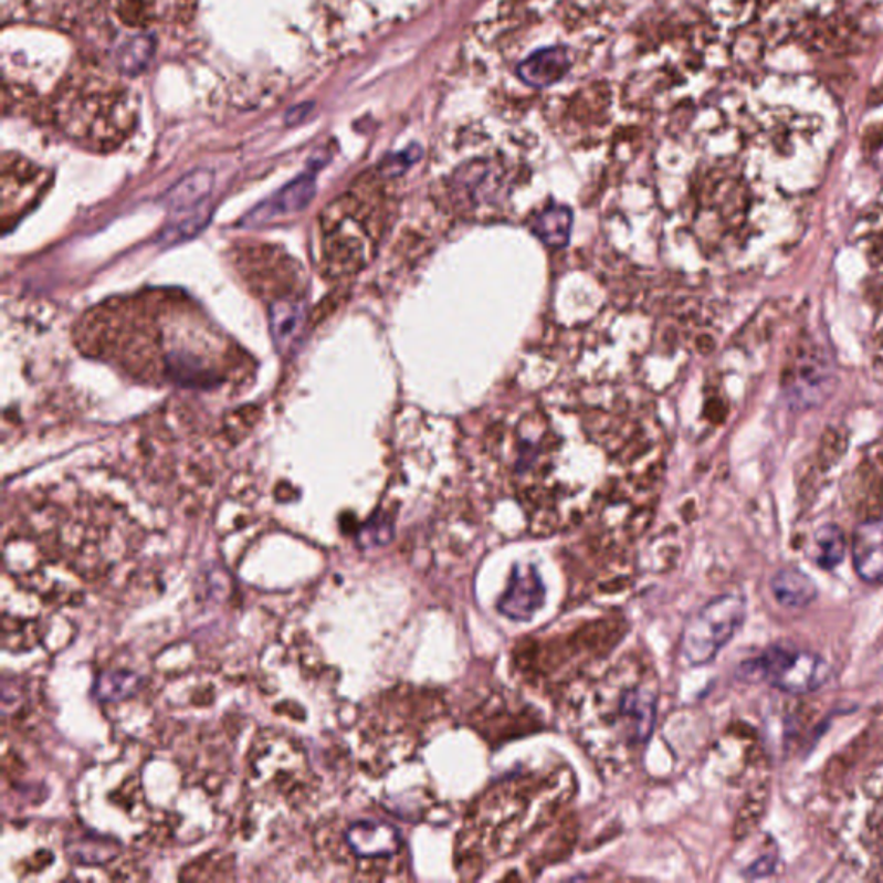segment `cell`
<instances>
[{
    "mask_svg": "<svg viewBox=\"0 0 883 883\" xmlns=\"http://www.w3.org/2000/svg\"><path fill=\"white\" fill-rule=\"evenodd\" d=\"M577 793L568 766L501 778L467 809L455 844L461 879L475 880L497 861L518 854L558 820Z\"/></svg>",
    "mask_w": 883,
    "mask_h": 883,
    "instance_id": "6da1fadb",
    "label": "cell"
},
{
    "mask_svg": "<svg viewBox=\"0 0 883 883\" xmlns=\"http://www.w3.org/2000/svg\"><path fill=\"white\" fill-rule=\"evenodd\" d=\"M660 682L651 661L627 654L571 704V728L590 759L606 774L630 768L656 723Z\"/></svg>",
    "mask_w": 883,
    "mask_h": 883,
    "instance_id": "7a4b0ae2",
    "label": "cell"
},
{
    "mask_svg": "<svg viewBox=\"0 0 883 883\" xmlns=\"http://www.w3.org/2000/svg\"><path fill=\"white\" fill-rule=\"evenodd\" d=\"M623 620L608 618L580 624L574 632L528 639L516 648L515 664L526 680L546 685L569 683L589 664L608 656L623 637Z\"/></svg>",
    "mask_w": 883,
    "mask_h": 883,
    "instance_id": "3957f363",
    "label": "cell"
},
{
    "mask_svg": "<svg viewBox=\"0 0 883 883\" xmlns=\"http://www.w3.org/2000/svg\"><path fill=\"white\" fill-rule=\"evenodd\" d=\"M747 602L740 593H725L695 612L682 633V654L691 666L718 656L746 620Z\"/></svg>",
    "mask_w": 883,
    "mask_h": 883,
    "instance_id": "277c9868",
    "label": "cell"
},
{
    "mask_svg": "<svg viewBox=\"0 0 883 883\" xmlns=\"http://www.w3.org/2000/svg\"><path fill=\"white\" fill-rule=\"evenodd\" d=\"M738 679L768 682L789 694H809L829 680V663L814 652L770 648L738 667Z\"/></svg>",
    "mask_w": 883,
    "mask_h": 883,
    "instance_id": "5b68a950",
    "label": "cell"
},
{
    "mask_svg": "<svg viewBox=\"0 0 883 883\" xmlns=\"http://www.w3.org/2000/svg\"><path fill=\"white\" fill-rule=\"evenodd\" d=\"M546 601V586L534 565L515 566L507 580L506 590L498 599L501 614L513 621H528Z\"/></svg>",
    "mask_w": 883,
    "mask_h": 883,
    "instance_id": "8992f818",
    "label": "cell"
},
{
    "mask_svg": "<svg viewBox=\"0 0 883 883\" xmlns=\"http://www.w3.org/2000/svg\"><path fill=\"white\" fill-rule=\"evenodd\" d=\"M350 851L361 860H390L401 854L402 837L392 824L377 820H359L346 830Z\"/></svg>",
    "mask_w": 883,
    "mask_h": 883,
    "instance_id": "52a82bcc",
    "label": "cell"
},
{
    "mask_svg": "<svg viewBox=\"0 0 883 883\" xmlns=\"http://www.w3.org/2000/svg\"><path fill=\"white\" fill-rule=\"evenodd\" d=\"M315 193V177L303 175V177L295 178L294 181L285 185L275 196L261 202L260 206H255V208L249 212L248 217L244 218L242 224H248V227H263V224L272 223L276 218L288 217V214L301 212L309 206Z\"/></svg>",
    "mask_w": 883,
    "mask_h": 883,
    "instance_id": "ba28073f",
    "label": "cell"
},
{
    "mask_svg": "<svg viewBox=\"0 0 883 883\" xmlns=\"http://www.w3.org/2000/svg\"><path fill=\"white\" fill-rule=\"evenodd\" d=\"M852 559L864 581L883 580V518L861 523L852 538Z\"/></svg>",
    "mask_w": 883,
    "mask_h": 883,
    "instance_id": "9c48e42d",
    "label": "cell"
},
{
    "mask_svg": "<svg viewBox=\"0 0 883 883\" xmlns=\"http://www.w3.org/2000/svg\"><path fill=\"white\" fill-rule=\"evenodd\" d=\"M571 60L566 49L547 48L528 55L518 66V76L530 87H553L568 75Z\"/></svg>",
    "mask_w": 883,
    "mask_h": 883,
    "instance_id": "30bf717a",
    "label": "cell"
},
{
    "mask_svg": "<svg viewBox=\"0 0 883 883\" xmlns=\"http://www.w3.org/2000/svg\"><path fill=\"white\" fill-rule=\"evenodd\" d=\"M214 185V175L209 169H196L181 178L174 189L166 193V204L175 214L183 211H201Z\"/></svg>",
    "mask_w": 883,
    "mask_h": 883,
    "instance_id": "8fae6325",
    "label": "cell"
},
{
    "mask_svg": "<svg viewBox=\"0 0 883 883\" xmlns=\"http://www.w3.org/2000/svg\"><path fill=\"white\" fill-rule=\"evenodd\" d=\"M771 592L781 606L792 609L806 608L818 596L814 581L797 568L778 569L771 578Z\"/></svg>",
    "mask_w": 883,
    "mask_h": 883,
    "instance_id": "7c38bea8",
    "label": "cell"
},
{
    "mask_svg": "<svg viewBox=\"0 0 883 883\" xmlns=\"http://www.w3.org/2000/svg\"><path fill=\"white\" fill-rule=\"evenodd\" d=\"M304 319V304L294 298H280L270 311L273 337L280 349L294 338Z\"/></svg>",
    "mask_w": 883,
    "mask_h": 883,
    "instance_id": "4fadbf2b",
    "label": "cell"
},
{
    "mask_svg": "<svg viewBox=\"0 0 883 883\" xmlns=\"http://www.w3.org/2000/svg\"><path fill=\"white\" fill-rule=\"evenodd\" d=\"M569 227H571V212L563 206L544 209L532 221V230L535 235L540 236L546 244L554 245V248H559L568 242Z\"/></svg>",
    "mask_w": 883,
    "mask_h": 883,
    "instance_id": "5bb4252c",
    "label": "cell"
},
{
    "mask_svg": "<svg viewBox=\"0 0 883 883\" xmlns=\"http://www.w3.org/2000/svg\"><path fill=\"white\" fill-rule=\"evenodd\" d=\"M845 556L844 532L837 525L821 526L814 534L813 559L821 569H835Z\"/></svg>",
    "mask_w": 883,
    "mask_h": 883,
    "instance_id": "9a60e30c",
    "label": "cell"
},
{
    "mask_svg": "<svg viewBox=\"0 0 883 883\" xmlns=\"http://www.w3.org/2000/svg\"><path fill=\"white\" fill-rule=\"evenodd\" d=\"M154 55V39L150 35H137L116 51V66L126 75H137L138 71L149 64Z\"/></svg>",
    "mask_w": 883,
    "mask_h": 883,
    "instance_id": "2e32d148",
    "label": "cell"
},
{
    "mask_svg": "<svg viewBox=\"0 0 883 883\" xmlns=\"http://www.w3.org/2000/svg\"><path fill=\"white\" fill-rule=\"evenodd\" d=\"M138 688V676L128 672H107L98 676L95 695L101 703L128 700Z\"/></svg>",
    "mask_w": 883,
    "mask_h": 883,
    "instance_id": "e0dca14e",
    "label": "cell"
},
{
    "mask_svg": "<svg viewBox=\"0 0 883 883\" xmlns=\"http://www.w3.org/2000/svg\"><path fill=\"white\" fill-rule=\"evenodd\" d=\"M311 104H301V106L294 107V109L288 111L287 116H285V122L288 125H295V123L303 122L306 118L307 114H309Z\"/></svg>",
    "mask_w": 883,
    "mask_h": 883,
    "instance_id": "ac0fdd59",
    "label": "cell"
},
{
    "mask_svg": "<svg viewBox=\"0 0 883 883\" xmlns=\"http://www.w3.org/2000/svg\"><path fill=\"white\" fill-rule=\"evenodd\" d=\"M875 162L876 166H879L880 171L883 174V144L879 147V150H876Z\"/></svg>",
    "mask_w": 883,
    "mask_h": 883,
    "instance_id": "d6986e66",
    "label": "cell"
}]
</instances>
